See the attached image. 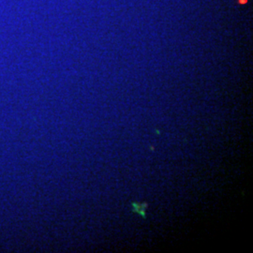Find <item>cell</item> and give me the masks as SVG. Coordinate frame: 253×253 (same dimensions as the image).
<instances>
[{
  "label": "cell",
  "mask_w": 253,
  "mask_h": 253,
  "mask_svg": "<svg viewBox=\"0 0 253 253\" xmlns=\"http://www.w3.org/2000/svg\"><path fill=\"white\" fill-rule=\"evenodd\" d=\"M146 208H147V204H138V202L132 204V212L137 213L143 218H145Z\"/></svg>",
  "instance_id": "6da1fadb"
}]
</instances>
